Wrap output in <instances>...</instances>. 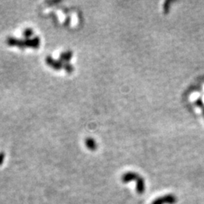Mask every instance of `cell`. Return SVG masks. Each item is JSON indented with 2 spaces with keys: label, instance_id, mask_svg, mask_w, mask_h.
<instances>
[{
  "label": "cell",
  "instance_id": "15",
  "mask_svg": "<svg viewBox=\"0 0 204 204\" xmlns=\"http://www.w3.org/2000/svg\"><path fill=\"white\" fill-rule=\"evenodd\" d=\"M203 114H204V106L203 107Z\"/></svg>",
  "mask_w": 204,
  "mask_h": 204
},
{
  "label": "cell",
  "instance_id": "1",
  "mask_svg": "<svg viewBox=\"0 0 204 204\" xmlns=\"http://www.w3.org/2000/svg\"><path fill=\"white\" fill-rule=\"evenodd\" d=\"M177 202V198L173 194H167L165 196L159 197L153 200L151 204H174Z\"/></svg>",
  "mask_w": 204,
  "mask_h": 204
},
{
  "label": "cell",
  "instance_id": "6",
  "mask_svg": "<svg viewBox=\"0 0 204 204\" xmlns=\"http://www.w3.org/2000/svg\"><path fill=\"white\" fill-rule=\"evenodd\" d=\"M85 144L88 149L90 150H95L97 149V143L92 138H87L85 141Z\"/></svg>",
  "mask_w": 204,
  "mask_h": 204
},
{
  "label": "cell",
  "instance_id": "10",
  "mask_svg": "<svg viewBox=\"0 0 204 204\" xmlns=\"http://www.w3.org/2000/svg\"><path fill=\"white\" fill-rule=\"evenodd\" d=\"M63 68L64 69V71L68 73H71L72 72L74 71V67H73V65L71 63H63Z\"/></svg>",
  "mask_w": 204,
  "mask_h": 204
},
{
  "label": "cell",
  "instance_id": "14",
  "mask_svg": "<svg viewBox=\"0 0 204 204\" xmlns=\"http://www.w3.org/2000/svg\"><path fill=\"white\" fill-rule=\"evenodd\" d=\"M5 160V153L3 152H1L0 153V165H2L3 162H4Z\"/></svg>",
  "mask_w": 204,
  "mask_h": 204
},
{
  "label": "cell",
  "instance_id": "7",
  "mask_svg": "<svg viewBox=\"0 0 204 204\" xmlns=\"http://www.w3.org/2000/svg\"><path fill=\"white\" fill-rule=\"evenodd\" d=\"M18 43H19V39L13 36H8L6 39V43L9 46H18Z\"/></svg>",
  "mask_w": 204,
  "mask_h": 204
},
{
  "label": "cell",
  "instance_id": "2",
  "mask_svg": "<svg viewBox=\"0 0 204 204\" xmlns=\"http://www.w3.org/2000/svg\"><path fill=\"white\" fill-rule=\"evenodd\" d=\"M24 43L26 47H31L34 49H37L40 46V39L39 36H34L32 39H25Z\"/></svg>",
  "mask_w": 204,
  "mask_h": 204
},
{
  "label": "cell",
  "instance_id": "12",
  "mask_svg": "<svg viewBox=\"0 0 204 204\" xmlns=\"http://www.w3.org/2000/svg\"><path fill=\"white\" fill-rule=\"evenodd\" d=\"M172 2H173L166 1L164 3V6H163V9H164V13H165V14H167V13L169 12V5L171 4Z\"/></svg>",
  "mask_w": 204,
  "mask_h": 204
},
{
  "label": "cell",
  "instance_id": "4",
  "mask_svg": "<svg viewBox=\"0 0 204 204\" xmlns=\"http://www.w3.org/2000/svg\"><path fill=\"white\" fill-rule=\"evenodd\" d=\"M145 190V180L142 177H139L136 181V191L139 194H142Z\"/></svg>",
  "mask_w": 204,
  "mask_h": 204
},
{
  "label": "cell",
  "instance_id": "9",
  "mask_svg": "<svg viewBox=\"0 0 204 204\" xmlns=\"http://www.w3.org/2000/svg\"><path fill=\"white\" fill-rule=\"evenodd\" d=\"M33 35V30L31 28H26L23 31V36L26 39H31V37Z\"/></svg>",
  "mask_w": 204,
  "mask_h": 204
},
{
  "label": "cell",
  "instance_id": "8",
  "mask_svg": "<svg viewBox=\"0 0 204 204\" xmlns=\"http://www.w3.org/2000/svg\"><path fill=\"white\" fill-rule=\"evenodd\" d=\"M63 67V63L61 61L60 59L58 60H55L54 63H53L52 66L51 67H52L53 69L55 70V71H59V70L62 69Z\"/></svg>",
  "mask_w": 204,
  "mask_h": 204
},
{
  "label": "cell",
  "instance_id": "13",
  "mask_svg": "<svg viewBox=\"0 0 204 204\" xmlns=\"http://www.w3.org/2000/svg\"><path fill=\"white\" fill-rule=\"evenodd\" d=\"M18 47L19 48H21V49H24V48L25 47H26V46H25L24 40L19 39V43H18Z\"/></svg>",
  "mask_w": 204,
  "mask_h": 204
},
{
  "label": "cell",
  "instance_id": "3",
  "mask_svg": "<svg viewBox=\"0 0 204 204\" xmlns=\"http://www.w3.org/2000/svg\"><path fill=\"white\" fill-rule=\"evenodd\" d=\"M139 177L140 176L138 175V174L133 173V172H128V173L123 174L121 180L123 183H129V182H133V181H137Z\"/></svg>",
  "mask_w": 204,
  "mask_h": 204
},
{
  "label": "cell",
  "instance_id": "5",
  "mask_svg": "<svg viewBox=\"0 0 204 204\" xmlns=\"http://www.w3.org/2000/svg\"><path fill=\"white\" fill-rule=\"evenodd\" d=\"M73 52L71 51H66L61 53L60 55L59 59L62 61L63 63H68L73 58Z\"/></svg>",
  "mask_w": 204,
  "mask_h": 204
},
{
  "label": "cell",
  "instance_id": "11",
  "mask_svg": "<svg viewBox=\"0 0 204 204\" xmlns=\"http://www.w3.org/2000/svg\"><path fill=\"white\" fill-rule=\"evenodd\" d=\"M54 61H55V59L51 56H47V57H46V63H47L48 66H50V67L52 66Z\"/></svg>",
  "mask_w": 204,
  "mask_h": 204
}]
</instances>
